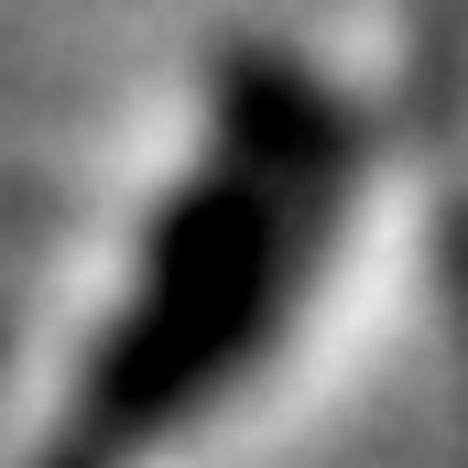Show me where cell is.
I'll use <instances>...</instances> for the list:
<instances>
[{
	"instance_id": "cell-1",
	"label": "cell",
	"mask_w": 468,
	"mask_h": 468,
	"mask_svg": "<svg viewBox=\"0 0 468 468\" xmlns=\"http://www.w3.org/2000/svg\"><path fill=\"white\" fill-rule=\"evenodd\" d=\"M349 120L305 66L239 55L229 66V120H218V164H197L175 186V207L153 218L142 283L99 338L66 436L88 458L131 468L153 436H175L207 392H229L283 327L316 239L349 197Z\"/></svg>"
},
{
	"instance_id": "cell-2",
	"label": "cell",
	"mask_w": 468,
	"mask_h": 468,
	"mask_svg": "<svg viewBox=\"0 0 468 468\" xmlns=\"http://www.w3.org/2000/svg\"><path fill=\"white\" fill-rule=\"evenodd\" d=\"M44 468H110V458H88V447H77V436H66V447H55V458Z\"/></svg>"
}]
</instances>
